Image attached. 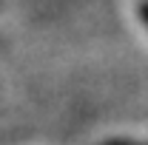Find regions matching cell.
<instances>
[{
  "instance_id": "6da1fadb",
  "label": "cell",
  "mask_w": 148,
  "mask_h": 145,
  "mask_svg": "<svg viewBox=\"0 0 148 145\" xmlns=\"http://www.w3.org/2000/svg\"><path fill=\"white\" fill-rule=\"evenodd\" d=\"M143 17L148 20V3H143Z\"/></svg>"
}]
</instances>
